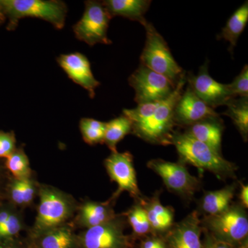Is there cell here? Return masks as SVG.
Here are the masks:
<instances>
[{
  "label": "cell",
  "instance_id": "cell-2",
  "mask_svg": "<svg viewBox=\"0 0 248 248\" xmlns=\"http://www.w3.org/2000/svg\"><path fill=\"white\" fill-rule=\"evenodd\" d=\"M172 145L175 146L180 163L197 167L200 171L208 170L218 179L234 178L236 165L225 159L221 154L185 133L174 132Z\"/></svg>",
  "mask_w": 248,
  "mask_h": 248
},
{
  "label": "cell",
  "instance_id": "cell-10",
  "mask_svg": "<svg viewBox=\"0 0 248 248\" xmlns=\"http://www.w3.org/2000/svg\"><path fill=\"white\" fill-rule=\"evenodd\" d=\"M147 166L161 177L170 191L185 200H191L200 189V180L192 176L182 163L155 159L148 161Z\"/></svg>",
  "mask_w": 248,
  "mask_h": 248
},
{
  "label": "cell",
  "instance_id": "cell-35",
  "mask_svg": "<svg viewBox=\"0 0 248 248\" xmlns=\"http://www.w3.org/2000/svg\"><path fill=\"white\" fill-rule=\"evenodd\" d=\"M11 176L6 170L3 162L0 159V203L6 201V188Z\"/></svg>",
  "mask_w": 248,
  "mask_h": 248
},
{
  "label": "cell",
  "instance_id": "cell-8",
  "mask_svg": "<svg viewBox=\"0 0 248 248\" xmlns=\"http://www.w3.org/2000/svg\"><path fill=\"white\" fill-rule=\"evenodd\" d=\"M111 19L102 1H86L82 17L73 26V32L78 40L90 46L97 44L110 45L112 41L108 37V29Z\"/></svg>",
  "mask_w": 248,
  "mask_h": 248
},
{
  "label": "cell",
  "instance_id": "cell-22",
  "mask_svg": "<svg viewBox=\"0 0 248 248\" xmlns=\"http://www.w3.org/2000/svg\"><path fill=\"white\" fill-rule=\"evenodd\" d=\"M111 17L120 16L143 24L152 1L150 0H105L102 1Z\"/></svg>",
  "mask_w": 248,
  "mask_h": 248
},
{
  "label": "cell",
  "instance_id": "cell-32",
  "mask_svg": "<svg viewBox=\"0 0 248 248\" xmlns=\"http://www.w3.org/2000/svg\"><path fill=\"white\" fill-rule=\"evenodd\" d=\"M16 134L14 131L0 130V159H6L17 148Z\"/></svg>",
  "mask_w": 248,
  "mask_h": 248
},
{
  "label": "cell",
  "instance_id": "cell-1",
  "mask_svg": "<svg viewBox=\"0 0 248 248\" xmlns=\"http://www.w3.org/2000/svg\"><path fill=\"white\" fill-rule=\"evenodd\" d=\"M38 197L37 216L30 231L32 239L70 223L78 206L73 197L51 186L40 184Z\"/></svg>",
  "mask_w": 248,
  "mask_h": 248
},
{
  "label": "cell",
  "instance_id": "cell-25",
  "mask_svg": "<svg viewBox=\"0 0 248 248\" xmlns=\"http://www.w3.org/2000/svg\"><path fill=\"white\" fill-rule=\"evenodd\" d=\"M132 130L133 125L128 117L124 115L116 117L107 122L106 125L104 143L110 150L111 153H115L117 152L118 143L128 134L132 133Z\"/></svg>",
  "mask_w": 248,
  "mask_h": 248
},
{
  "label": "cell",
  "instance_id": "cell-7",
  "mask_svg": "<svg viewBox=\"0 0 248 248\" xmlns=\"http://www.w3.org/2000/svg\"><path fill=\"white\" fill-rule=\"evenodd\" d=\"M128 224L124 214L78 235V248H134L135 238L124 233Z\"/></svg>",
  "mask_w": 248,
  "mask_h": 248
},
{
  "label": "cell",
  "instance_id": "cell-36",
  "mask_svg": "<svg viewBox=\"0 0 248 248\" xmlns=\"http://www.w3.org/2000/svg\"><path fill=\"white\" fill-rule=\"evenodd\" d=\"M240 205L244 208L247 209L248 208V186L241 184V190L239 193Z\"/></svg>",
  "mask_w": 248,
  "mask_h": 248
},
{
  "label": "cell",
  "instance_id": "cell-28",
  "mask_svg": "<svg viewBox=\"0 0 248 248\" xmlns=\"http://www.w3.org/2000/svg\"><path fill=\"white\" fill-rule=\"evenodd\" d=\"M127 222L133 230V236L135 239L143 238L153 234L146 212L140 202H137L128 211L124 213Z\"/></svg>",
  "mask_w": 248,
  "mask_h": 248
},
{
  "label": "cell",
  "instance_id": "cell-5",
  "mask_svg": "<svg viewBox=\"0 0 248 248\" xmlns=\"http://www.w3.org/2000/svg\"><path fill=\"white\" fill-rule=\"evenodd\" d=\"M142 25L146 30V39L140 57L141 64L177 85L185 71L175 61L167 42L154 26L147 20Z\"/></svg>",
  "mask_w": 248,
  "mask_h": 248
},
{
  "label": "cell",
  "instance_id": "cell-6",
  "mask_svg": "<svg viewBox=\"0 0 248 248\" xmlns=\"http://www.w3.org/2000/svg\"><path fill=\"white\" fill-rule=\"evenodd\" d=\"M201 221L203 231L215 239L235 246L248 245V214L240 204H231L226 211Z\"/></svg>",
  "mask_w": 248,
  "mask_h": 248
},
{
  "label": "cell",
  "instance_id": "cell-11",
  "mask_svg": "<svg viewBox=\"0 0 248 248\" xmlns=\"http://www.w3.org/2000/svg\"><path fill=\"white\" fill-rule=\"evenodd\" d=\"M104 166L111 181L118 186L110 200L115 202L124 192H128L137 201L141 200L143 197L138 187L133 156L130 152L111 153L104 161Z\"/></svg>",
  "mask_w": 248,
  "mask_h": 248
},
{
  "label": "cell",
  "instance_id": "cell-27",
  "mask_svg": "<svg viewBox=\"0 0 248 248\" xmlns=\"http://www.w3.org/2000/svg\"><path fill=\"white\" fill-rule=\"evenodd\" d=\"M4 166L11 177L24 179L33 175L31 169L30 161L23 146L17 147L4 161Z\"/></svg>",
  "mask_w": 248,
  "mask_h": 248
},
{
  "label": "cell",
  "instance_id": "cell-20",
  "mask_svg": "<svg viewBox=\"0 0 248 248\" xmlns=\"http://www.w3.org/2000/svg\"><path fill=\"white\" fill-rule=\"evenodd\" d=\"M70 222L32 238L37 248H78V235Z\"/></svg>",
  "mask_w": 248,
  "mask_h": 248
},
{
  "label": "cell",
  "instance_id": "cell-23",
  "mask_svg": "<svg viewBox=\"0 0 248 248\" xmlns=\"http://www.w3.org/2000/svg\"><path fill=\"white\" fill-rule=\"evenodd\" d=\"M236 188V184H233L220 190L205 192L200 202V209L205 217L226 211L231 206Z\"/></svg>",
  "mask_w": 248,
  "mask_h": 248
},
{
  "label": "cell",
  "instance_id": "cell-34",
  "mask_svg": "<svg viewBox=\"0 0 248 248\" xmlns=\"http://www.w3.org/2000/svg\"><path fill=\"white\" fill-rule=\"evenodd\" d=\"M205 239L203 242V248H248V245L242 246H235L215 239L211 234L203 231Z\"/></svg>",
  "mask_w": 248,
  "mask_h": 248
},
{
  "label": "cell",
  "instance_id": "cell-19",
  "mask_svg": "<svg viewBox=\"0 0 248 248\" xmlns=\"http://www.w3.org/2000/svg\"><path fill=\"white\" fill-rule=\"evenodd\" d=\"M40 184L34 175L24 179L10 178L6 188V201L23 210L33 203L38 197Z\"/></svg>",
  "mask_w": 248,
  "mask_h": 248
},
{
  "label": "cell",
  "instance_id": "cell-33",
  "mask_svg": "<svg viewBox=\"0 0 248 248\" xmlns=\"http://www.w3.org/2000/svg\"><path fill=\"white\" fill-rule=\"evenodd\" d=\"M140 248H168L164 236L151 234L142 238Z\"/></svg>",
  "mask_w": 248,
  "mask_h": 248
},
{
  "label": "cell",
  "instance_id": "cell-30",
  "mask_svg": "<svg viewBox=\"0 0 248 248\" xmlns=\"http://www.w3.org/2000/svg\"><path fill=\"white\" fill-rule=\"evenodd\" d=\"M161 102L138 104L135 108L124 109L123 115L131 121L133 126L138 125L151 117Z\"/></svg>",
  "mask_w": 248,
  "mask_h": 248
},
{
  "label": "cell",
  "instance_id": "cell-3",
  "mask_svg": "<svg viewBox=\"0 0 248 248\" xmlns=\"http://www.w3.org/2000/svg\"><path fill=\"white\" fill-rule=\"evenodd\" d=\"M186 75L178 81L170 94L161 101L154 113L143 123L133 126L132 134L143 141L156 145H172L174 126V108L184 91Z\"/></svg>",
  "mask_w": 248,
  "mask_h": 248
},
{
  "label": "cell",
  "instance_id": "cell-16",
  "mask_svg": "<svg viewBox=\"0 0 248 248\" xmlns=\"http://www.w3.org/2000/svg\"><path fill=\"white\" fill-rule=\"evenodd\" d=\"M115 202L111 200L106 202L85 201L78 204L74 219L71 223L74 227L86 230L110 221L117 215L113 208Z\"/></svg>",
  "mask_w": 248,
  "mask_h": 248
},
{
  "label": "cell",
  "instance_id": "cell-31",
  "mask_svg": "<svg viewBox=\"0 0 248 248\" xmlns=\"http://www.w3.org/2000/svg\"><path fill=\"white\" fill-rule=\"evenodd\" d=\"M232 97H248V66L245 65L241 73L231 84H228Z\"/></svg>",
  "mask_w": 248,
  "mask_h": 248
},
{
  "label": "cell",
  "instance_id": "cell-26",
  "mask_svg": "<svg viewBox=\"0 0 248 248\" xmlns=\"http://www.w3.org/2000/svg\"><path fill=\"white\" fill-rule=\"evenodd\" d=\"M223 115L231 117L244 141L248 139V97L232 99L226 104Z\"/></svg>",
  "mask_w": 248,
  "mask_h": 248
},
{
  "label": "cell",
  "instance_id": "cell-4",
  "mask_svg": "<svg viewBox=\"0 0 248 248\" xmlns=\"http://www.w3.org/2000/svg\"><path fill=\"white\" fill-rule=\"evenodd\" d=\"M6 19V29L14 31L23 18L32 17L50 23L62 30L66 24L68 6L60 0H0Z\"/></svg>",
  "mask_w": 248,
  "mask_h": 248
},
{
  "label": "cell",
  "instance_id": "cell-24",
  "mask_svg": "<svg viewBox=\"0 0 248 248\" xmlns=\"http://www.w3.org/2000/svg\"><path fill=\"white\" fill-rule=\"evenodd\" d=\"M248 22V3L245 1L242 6L232 14L222 29L218 38L223 39L230 43L229 50L232 53L240 35L244 31Z\"/></svg>",
  "mask_w": 248,
  "mask_h": 248
},
{
  "label": "cell",
  "instance_id": "cell-37",
  "mask_svg": "<svg viewBox=\"0 0 248 248\" xmlns=\"http://www.w3.org/2000/svg\"><path fill=\"white\" fill-rule=\"evenodd\" d=\"M0 248H22V246L17 239L0 243Z\"/></svg>",
  "mask_w": 248,
  "mask_h": 248
},
{
  "label": "cell",
  "instance_id": "cell-15",
  "mask_svg": "<svg viewBox=\"0 0 248 248\" xmlns=\"http://www.w3.org/2000/svg\"><path fill=\"white\" fill-rule=\"evenodd\" d=\"M219 115L192 92L188 86L184 91L174 108V122L177 125L189 126L208 117Z\"/></svg>",
  "mask_w": 248,
  "mask_h": 248
},
{
  "label": "cell",
  "instance_id": "cell-14",
  "mask_svg": "<svg viewBox=\"0 0 248 248\" xmlns=\"http://www.w3.org/2000/svg\"><path fill=\"white\" fill-rule=\"evenodd\" d=\"M201 220L199 213L194 211L174 224L164 236L168 248H203L201 240L203 232Z\"/></svg>",
  "mask_w": 248,
  "mask_h": 248
},
{
  "label": "cell",
  "instance_id": "cell-12",
  "mask_svg": "<svg viewBox=\"0 0 248 248\" xmlns=\"http://www.w3.org/2000/svg\"><path fill=\"white\" fill-rule=\"evenodd\" d=\"M186 81L192 92L211 108L226 106L234 99L228 84H221L210 76L208 63L201 67L197 75H186Z\"/></svg>",
  "mask_w": 248,
  "mask_h": 248
},
{
  "label": "cell",
  "instance_id": "cell-29",
  "mask_svg": "<svg viewBox=\"0 0 248 248\" xmlns=\"http://www.w3.org/2000/svg\"><path fill=\"white\" fill-rule=\"evenodd\" d=\"M105 122L93 118H82L79 122V129L84 142L91 146L104 143Z\"/></svg>",
  "mask_w": 248,
  "mask_h": 248
},
{
  "label": "cell",
  "instance_id": "cell-21",
  "mask_svg": "<svg viewBox=\"0 0 248 248\" xmlns=\"http://www.w3.org/2000/svg\"><path fill=\"white\" fill-rule=\"evenodd\" d=\"M24 228L22 210L7 201L0 203V243L18 239Z\"/></svg>",
  "mask_w": 248,
  "mask_h": 248
},
{
  "label": "cell",
  "instance_id": "cell-38",
  "mask_svg": "<svg viewBox=\"0 0 248 248\" xmlns=\"http://www.w3.org/2000/svg\"><path fill=\"white\" fill-rule=\"evenodd\" d=\"M6 17L5 16L4 11H3L2 8H1V5H0V27L5 22H6Z\"/></svg>",
  "mask_w": 248,
  "mask_h": 248
},
{
  "label": "cell",
  "instance_id": "cell-9",
  "mask_svg": "<svg viewBox=\"0 0 248 248\" xmlns=\"http://www.w3.org/2000/svg\"><path fill=\"white\" fill-rule=\"evenodd\" d=\"M128 82L135 90V101L138 104L161 102L177 86L166 77L141 64L128 78Z\"/></svg>",
  "mask_w": 248,
  "mask_h": 248
},
{
  "label": "cell",
  "instance_id": "cell-18",
  "mask_svg": "<svg viewBox=\"0 0 248 248\" xmlns=\"http://www.w3.org/2000/svg\"><path fill=\"white\" fill-rule=\"evenodd\" d=\"M138 202L146 210L153 234L164 236L174 226V209L161 203L158 192L151 199L142 197Z\"/></svg>",
  "mask_w": 248,
  "mask_h": 248
},
{
  "label": "cell",
  "instance_id": "cell-17",
  "mask_svg": "<svg viewBox=\"0 0 248 248\" xmlns=\"http://www.w3.org/2000/svg\"><path fill=\"white\" fill-rule=\"evenodd\" d=\"M184 133L195 140L205 143L221 154L222 135L224 130L223 121L219 115L208 117L186 127Z\"/></svg>",
  "mask_w": 248,
  "mask_h": 248
},
{
  "label": "cell",
  "instance_id": "cell-13",
  "mask_svg": "<svg viewBox=\"0 0 248 248\" xmlns=\"http://www.w3.org/2000/svg\"><path fill=\"white\" fill-rule=\"evenodd\" d=\"M56 60L70 79L86 90L90 98L95 97V91L100 82L93 76L91 63L86 55L79 52L62 54Z\"/></svg>",
  "mask_w": 248,
  "mask_h": 248
}]
</instances>
